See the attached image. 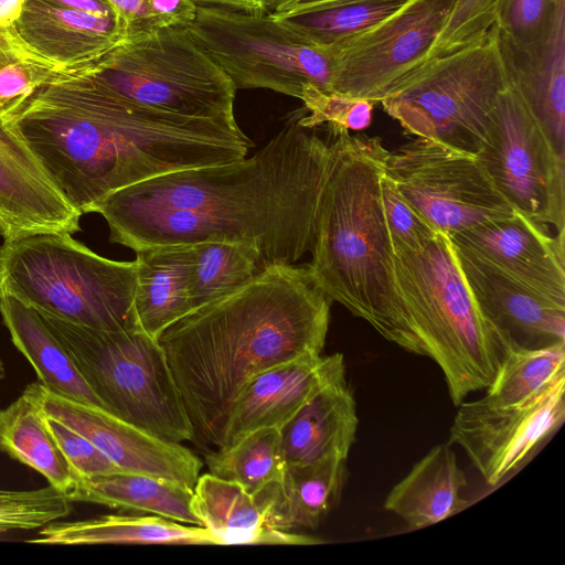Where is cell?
Listing matches in <instances>:
<instances>
[{
	"label": "cell",
	"instance_id": "obj_1",
	"mask_svg": "<svg viewBox=\"0 0 565 565\" xmlns=\"http://www.w3.org/2000/svg\"><path fill=\"white\" fill-rule=\"evenodd\" d=\"M303 108L254 156L168 172L98 204L109 239L137 252L168 244L230 241L257 250L264 269L311 252L334 130L306 127Z\"/></svg>",
	"mask_w": 565,
	"mask_h": 565
},
{
	"label": "cell",
	"instance_id": "obj_2",
	"mask_svg": "<svg viewBox=\"0 0 565 565\" xmlns=\"http://www.w3.org/2000/svg\"><path fill=\"white\" fill-rule=\"evenodd\" d=\"M8 125L81 214L141 181L244 159L253 146L237 124L142 106L85 68L39 88Z\"/></svg>",
	"mask_w": 565,
	"mask_h": 565
},
{
	"label": "cell",
	"instance_id": "obj_3",
	"mask_svg": "<svg viewBox=\"0 0 565 565\" xmlns=\"http://www.w3.org/2000/svg\"><path fill=\"white\" fill-rule=\"evenodd\" d=\"M332 300L307 264L273 265L191 310L158 338L195 438L216 448L232 402L255 375L321 355Z\"/></svg>",
	"mask_w": 565,
	"mask_h": 565
},
{
	"label": "cell",
	"instance_id": "obj_4",
	"mask_svg": "<svg viewBox=\"0 0 565 565\" xmlns=\"http://www.w3.org/2000/svg\"><path fill=\"white\" fill-rule=\"evenodd\" d=\"M332 128L334 158L319 202L308 269L332 301L411 352L412 332L381 195L390 151L377 137Z\"/></svg>",
	"mask_w": 565,
	"mask_h": 565
},
{
	"label": "cell",
	"instance_id": "obj_5",
	"mask_svg": "<svg viewBox=\"0 0 565 565\" xmlns=\"http://www.w3.org/2000/svg\"><path fill=\"white\" fill-rule=\"evenodd\" d=\"M394 260L411 353L438 365L458 406L491 384L513 344L479 307L448 235L438 232L418 247L396 248Z\"/></svg>",
	"mask_w": 565,
	"mask_h": 565
},
{
	"label": "cell",
	"instance_id": "obj_6",
	"mask_svg": "<svg viewBox=\"0 0 565 565\" xmlns=\"http://www.w3.org/2000/svg\"><path fill=\"white\" fill-rule=\"evenodd\" d=\"M136 260L105 258L70 233H39L0 246V292L38 311L97 330L139 327Z\"/></svg>",
	"mask_w": 565,
	"mask_h": 565
},
{
	"label": "cell",
	"instance_id": "obj_7",
	"mask_svg": "<svg viewBox=\"0 0 565 565\" xmlns=\"http://www.w3.org/2000/svg\"><path fill=\"white\" fill-rule=\"evenodd\" d=\"M509 82L493 24L470 43L420 63L380 103L406 134L476 154Z\"/></svg>",
	"mask_w": 565,
	"mask_h": 565
},
{
	"label": "cell",
	"instance_id": "obj_8",
	"mask_svg": "<svg viewBox=\"0 0 565 565\" xmlns=\"http://www.w3.org/2000/svg\"><path fill=\"white\" fill-rule=\"evenodd\" d=\"M38 312L108 412L168 441L194 439V428L157 340L140 327L97 330Z\"/></svg>",
	"mask_w": 565,
	"mask_h": 565
},
{
	"label": "cell",
	"instance_id": "obj_9",
	"mask_svg": "<svg viewBox=\"0 0 565 565\" xmlns=\"http://www.w3.org/2000/svg\"><path fill=\"white\" fill-rule=\"evenodd\" d=\"M124 97L160 111L237 124L236 87L188 26L126 38L84 67Z\"/></svg>",
	"mask_w": 565,
	"mask_h": 565
},
{
	"label": "cell",
	"instance_id": "obj_10",
	"mask_svg": "<svg viewBox=\"0 0 565 565\" xmlns=\"http://www.w3.org/2000/svg\"><path fill=\"white\" fill-rule=\"evenodd\" d=\"M188 28L236 89L264 88L298 99L307 84L332 92L330 49L302 41L270 13L198 4Z\"/></svg>",
	"mask_w": 565,
	"mask_h": 565
},
{
	"label": "cell",
	"instance_id": "obj_11",
	"mask_svg": "<svg viewBox=\"0 0 565 565\" xmlns=\"http://www.w3.org/2000/svg\"><path fill=\"white\" fill-rule=\"evenodd\" d=\"M475 156L514 210L556 233L565 231V159L511 81L499 95Z\"/></svg>",
	"mask_w": 565,
	"mask_h": 565
},
{
	"label": "cell",
	"instance_id": "obj_12",
	"mask_svg": "<svg viewBox=\"0 0 565 565\" xmlns=\"http://www.w3.org/2000/svg\"><path fill=\"white\" fill-rule=\"evenodd\" d=\"M385 174L437 232L449 237L514 210L475 154L427 139L415 138L390 152Z\"/></svg>",
	"mask_w": 565,
	"mask_h": 565
},
{
	"label": "cell",
	"instance_id": "obj_13",
	"mask_svg": "<svg viewBox=\"0 0 565 565\" xmlns=\"http://www.w3.org/2000/svg\"><path fill=\"white\" fill-rule=\"evenodd\" d=\"M451 0H409L364 31L330 46L332 92L381 102L408 72L423 63Z\"/></svg>",
	"mask_w": 565,
	"mask_h": 565
},
{
	"label": "cell",
	"instance_id": "obj_14",
	"mask_svg": "<svg viewBox=\"0 0 565 565\" xmlns=\"http://www.w3.org/2000/svg\"><path fill=\"white\" fill-rule=\"evenodd\" d=\"M564 418L565 376L523 406L500 407L483 397L461 402L448 444L459 446L484 481L495 487L521 469Z\"/></svg>",
	"mask_w": 565,
	"mask_h": 565
},
{
	"label": "cell",
	"instance_id": "obj_15",
	"mask_svg": "<svg viewBox=\"0 0 565 565\" xmlns=\"http://www.w3.org/2000/svg\"><path fill=\"white\" fill-rule=\"evenodd\" d=\"M41 412L97 446L119 469L178 482L193 489L202 461L181 443L161 439L110 412L46 388L39 381L24 391Z\"/></svg>",
	"mask_w": 565,
	"mask_h": 565
},
{
	"label": "cell",
	"instance_id": "obj_16",
	"mask_svg": "<svg viewBox=\"0 0 565 565\" xmlns=\"http://www.w3.org/2000/svg\"><path fill=\"white\" fill-rule=\"evenodd\" d=\"M565 231L547 227L513 210L459 232L454 245L495 270L542 294L565 301Z\"/></svg>",
	"mask_w": 565,
	"mask_h": 565
},
{
	"label": "cell",
	"instance_id": "obj_17",
	"mask_svg": "<svg viewBox=\"0 0 565 565\" xmlns=\"http://www.w3.org/2000/svg\"><path fill=\"white\" fill-rule=\"evenodd\" d=\"M192 505L214 545L323 543L290 529L281 482L249 493L210 472L200 475L193 488Z\"/></svg>",
	"mask_w": 565,
	"mask_h": 565
},
{
	"label": "cell",
	"instance_id": "obj_18",
	"mask_svg": "<svg viewBox=\"0 0 565 565\" xmlns=\"http://www.w3.org/2000/svg\"><path fill=\"white\" fill-rule=\"evenodd\" d=\"M344 380L341 353L298 359L263 371L232 402L217 448H227L258 428L281 429L317 393Z\"/></svg>",
	"mask_w": 565,
	"mask_h": 565
},
{
	"label": "cell",
	"instance_id": "obj_19",
	"mask_svg": "<svg viewBox=\"0 0 565 565\" xmlns=\"http://www.w3.org/2000/svg\"><path fill=\"white\" fill-rule=\"evenodd\" d=\"M81 213L9 125L0 121V234L4 241L79 230Z\"/></svg>",
	"mask_w": 565,
	"mask_h": 565
},
{
	"label": "cell",
	"instance_id": "obj_20",
	"mask_svg": "<svg viewBox=\"0 0 565 565\" xmlns=\"http://www.w3.org/2000/svg\"><path fill=\"white\" fill-rule=\"evenodd\" d=\"M9 30L30 54L62 73L94 64L127 38L119 18H103L36 0H25Z\"/></svg>",
	"mask_w": 565,
	"mask_h": 565
},
{
	"label": "cell",
	"instance_id": "obj_21",
	"mask_svg": "<svg viewBox=\"0 0 565 565\" xmlns=\"http://www.w3.org/2000/svg\"><path fill=\"white\" fill-rule=\"evenodd\" d=\"M455 248L479 307L513 345L540 348L565 342V301L530 288Z\"/></svg>",
	"mask_w": 565,
	"mask_h": 565
},
{
	"label": "cell",
	"instance_id": "obj_22",
	"mask_svg": "<svg viewBox=\"0 0 565 565\" xmlns=\"http://www.w3.org/2000/svg\"><path fill=\"white\" fill-rule=\"evenodd\" d=\"M501 45L511 83L565 159V0L541 39L519 47Z\"/></svg>",
	"mask_w": 565,
	"mask_h": 565
},
{
	"label": "cell",
	"instance_id": "obj_23",
	"mask_svg": "<svg viewBox=\"0 0 565 565\" xmlns=\"http://www.w3.org/2000/svg\"><path fill=\"white\" fill-rule=\"evenodd\" d=\"M358 425L356 403L347 380L324 387L280 429L285 467L348 459Z\"/></svg>",
	"mask_w": 565,
	"mask_h": 565
},
{
	"label": "cell",
	"instance_id": "obj_24",
	"mask_svg": "<svg viewBox=\"0 0 565 565\" xmlns=\"http://www.w3.org/2000/svg\"><path fill=\"white\" fill-rule=\"evenodd\" d=\"M134 307L139 327L158 341L160 334L192 310V244H168L136 252Z\"/></svg>",
	"mask_w": 565,
	"mask_h": 565
},
{
	"label": "cell",
	"instance_id": "obj_25",
	"mask_svg": "<svg viewBox=\"0 0 565 565\" xmlns=\"http://www.w3.org/2000/svg\"><path fill=\"white\" fill-rule=\"evenodd\" d=\"M466 486L467 480L455 452L449 444H440L391 489L384 508L398 515L409 529H424L467 507L461 497Z\"/></svg>",
	"mask_w": 565,
	"mask_h": 565
},
{
	"label": "cell",
	"instance_id": "obj_26",
	"mask_svg": "<svg viewBox=\"0 0 565 565\" xmlns=\"http://www.w3.org/2000/svg\"><path fill=\"white\" fill-rule=\"evenodd\" d=\"M0 313L12 343L31 364L41 384L57 394L107 411L34 308L0 292Z\"/></svg>",
	"mask_w": 565,
	"mask_h": 565
},
{
	"label": "cell",
	"instance_id": "obj_27",
	"mask_svg": "<svg viewBox=\"0 0 565 565\" xmlns=\"http://www.w3.org/2000/svg\"><path fill=\"white\" fill-rule=\"evenodd\" d=\"M45 545L179 544L214 545L210 533L199 525H184L158 515L106 514L86 520H57L28 540Z\"/></svg>",
	"mask_w": 565,
	"mask_h": 565
},
{
	"label": "cell",
	"instance_id": "obj_28",
	"mask_svg": "<svg viewBox=\"0 0 565 565\" xmlns=\"http://www.w3.org/2000/svg\"><path fill=\"white\" fill-rule=\"evenodd\" d=\"M66 495L72 502L94 503L201 526L192 505L193 489L150 475L117 471L81 478Z\"/></svg>",
	"mask_w": 565,
	"mask_h": 565
},
{
	"label": "cell",
	"instance_id": "obj_29",
	"mask_svg": "<svg viewBox=\"0 0 565 565\" xmlns=\"http://www.w3.org/2000/svg\"><path fill=\"white\" fill-rule=\"evenodd\" d=\"M0 451L34 469L65 494L78 481L43 413L24 393L0 411Z\"/></svg>",
	"mask_w": 565,
	"mask_h": 565
},
{
	"label": "cell",
	"instance_id": "obj_30",
	"mask_svg": "<svg viewBox=\"0 0 565 565\" xmlns=\"http://www.w3.org/2000/svg\"><path fill=\"white\" fill-rule=\"evenodd\" d=\"M565 376V342L540 348L512 345L483 397L500 407L526 405Z\"/></svg>",
	"mask_w": 565,
	"mask_h": 565
},
{
	"label": "cell",
	"instance_id": "obj_31",
	"mask_svg": "<svg viewBox=\"0 0 565 565\" xmlns=\"http://www.w3.org/2000/svg\"><path fill=\"white\" fill-rule=\"evenodd\" d=\"M192 246V310L237 290L264 269L257 250L243 243L203 241Z\"/></svg>",
	"mask_w": 565,
	"mask_h": 565
},
{
	"label": "cell",
	"instance_id": "obj_32",
	"mask_svg": "<svg viewBox=\"0 0 565 565\" xmlns=\"http://www.w3.org/2000/svg\"><path fill=\"white\" fill-rule=\"evenodd\" d=\"M345 479L343 458L285 467L281 487L290 529H316L339 502Z\"/></svg>",
	"mask_w": 565,
	"mask_h": 565
},
{
	"label": "cell",
	"instance_id": "obj_33",
	"mask_svg": "<svg viewBox=\"0 0 565 565\" xmlns=\"http://www.w3.org/2000/svg\"><path fill=\"white\" fill-rule=\"evenodd\" d=\"M205 462L211 475L233 481L249 493L258 492L270 483L281 482L285 461L280 429H255L234 445L210 452Z\"/></svg>",
	"mask_w": 565,
	"mask_h": 565
},
{
	"label": "cell",
	"instance_id": "obj_34",
	"mask_svg": "<svg viewBox=\"0 0 565 565\" xmlns=\"http://www.w3.org/2000/svg\"><path fill=\"white\" fill-rule=\"evenodd\" d=\"M409 0H362L288 15H271L302 41L330 47L381 22Z\"/></svg>",
	"mask_w": 565,
	"mask_h": 565
},
{
	"label": "cell",
	"instance_id": "obj_35",
	"mask_svg": "<svg viewBox=\"0 0 565 565\" xmlns=\"http://www.w3.org/2000/svg\"><path fill=\"white\" fill-rule=\"evenodd\" d=\"M62 74L23 49L9 28L0 29V121L8 125L39 88Z\"/></svg>",
	"mask_w": 565,
	"mask_h": 565
},
{
	"label": "cell",
	"instance_id": "obj_36",
	"mask_svg": "<svg viewBox=\"0 0 565 565\" xmlns=\"http://www.w3.org/2000/svg\"><path fill=\"white\" fill-rule=\"evenodd\" d=\"M72 512V501L52 486L34 490L0 489V535L40 530Z\"/></svg>",
	"mask_w": 565,
	"mask_h": 565
},
{
	"label": "cell",
	"instance_id": "obj_37",
	"mask_svg": "<svg viewBox=\"0 0 565 565\" xmlns=\"http://www.w3.org/2000/svg\"><path fill=\"white\" fill-rule=\"evenodd\" d=\"M300 100L303 110L299 121L306 127L332 125L347 130H363L372 122L374 103L305 85Z\"/></svg>",
	"mask_w": 565,
	"mask_h": 565
},
{
	"label": "cell",
	"instance_id": "obj_38",
	"mask_svg": "<svg viewBox=\"0 0 565 565\" xmlns=\"http://www.w3.org/2000/svg\"><path fill=\"white\" fill-rule=\"evenodd\" d=\"M561 0H498L494 12L501 42L524 46L541 39Z\"/></svg>",
	"mask_w": 565,
	"mask_h": 565
},
{
	"label": "cell",
	"instance_id": "obj_39",
	"mask_svg": "<svg viewBox=\"0 0 565 565\" xmlns=\"http://www.w3.org/2000/svg\"><path fill=\"white\" fill-rule=\"evenodd\" d=\"M497 2L498 0H451L425 61L451 52L484 34L494 23Z\"/></svg>",
	"mask_w": 565,
	"mask_h": 565
},
{
	"label": "cell",
	"instance_id": "obj_40",
	"mask_svg": "<svg viewBox=\"0 0 565 565\" xmlns=\"http://www.w3.org/2000/svg\"><path fill=\"white\" fill-rule=\"evenodd\" d=\"M381 195L384 217L393 249L418 247L438 233L430 223L402 196L385 172L381 178Z\"/></svg>",
	"mask_w": 565,
	"mask_h": 565
},
{
	"label": "cell",
	"instance_id": "obj_41",
	"mask_svg": "<svg viewBox=\"0 0 565 565\" xmlns=\"http://www.w3.org/2000/svg\"><path fill=\"white\" fill-rule=\"evenodd\" d=\"M44 419L78 480L122 471L83 435L53 417L44 415Z\"/></svg>",
	"mask_w": 565,
	"mask_h": 565
},
{
	"label": "cell",
	"instance_id": "obj_42",
	"mask_svg": "<svg viewBox=\"0 0 565 565\" xmlns=\"http://www.w3.org/2000/svg\"><path fill=\"white\" fill-rule=\"evenodd\" d=\"M127 29V38L166 25L151 10L149 0H106Z\"/></svg>",
	"mask_w": 565,
	"mask_h": 565
},
{
	"label": "cell",
	"instance_id": "obj_43",
	"mask_svg": "<svg viewBox=\"0 0 565 565\" xmlns=\"http://www.w3.org/2000/svg\"><path fill=\"white\" fill-rule=\"evenodd\" d=\"M151 10L166 25L189 26L196 18L194 0H149Z\"/></svg>",
	"mask_w": 565,
	"mask_h": 565
},
{
	"label": "cell",
	"instance_id": "obj_44",
	"mask_svg": "<svg viewBox=\"0 0 565 565\" xmlns=\"http://www.w3.org/2000/svg\"><path fill=\"white\" fill-rule=\"evenodd\" d=\"M50 6L83 11L103 18H119L106 0H36ZM120 19V18H119ZM121 20V19H120ZM122 21V20H121Z\"/></svg>",
	"mask_w": 565,
	"mask_h": 565
},
{
	"label": "cell",
	"instance_id": "obj_45",
	"mask_svg": "<svg viewBox=\"0 0 565 565\" xmlns=\"http://www.w3.org/2000/svg\"><path fill=\"white\" fill-rule=\"evenodd\" d=\"M199 6H212L231 10L243 11L252 14H265L269 12L270 0H194Z\"/></svg>",
	"mask_w": 565,
	"mask_h": 565
},
{
	"label": "cell",
	"instance_id": "obj_46",
	"mask_svg": "<svg viewBox=\"0 0 565 565\" xmlns=\"http://www.w3.org/2000/svg\"><path fill=\"white\" fill-rule=\"evenodd\" d=\"M362 0H289L278 11L271 12L273 15H288L312 10L330 8L339 4L351 3Z\"/></svg>",
	"mask_w": 565,
	"mask_h": 565
},
{
	"label": "cell",
	"instance_id": "obj_47",
	"mask_svg": "<svg viewBox=\"0 0 565 565\" xmlns=\"http://www.w3.org/2000/svg\"><path fill=\"white\" fill-rule=\"evenodd\" d=\"M25 0H0V29L11 26L20 17Z\"/></svg>",
	"mask_w": 565,
	"mask_h": 565
},
{
	"label": "cell",
	"instance_id": "obj_48",
	"mask_svg": "<svg viewBox=\"0 0 565 565\" xmlns=\"http://www.w3.org/2000/svg\"><path fill=\"white\" fill-rule=\"evenodd\" d=\"M289 0H270L269 2V12H276L281 7H284Z\"/></svg>",
	"mask_w": 565,
	"mask_h": 565
},
{
	"label": "cell",
	"instance_id": "obj_49",
	"mask_svg": "<svg viewBox=\"0 0 565 565\" xmlns=\"http://www.w3.org/2000/svg\"><path fill=\"white\" fill-rule=\"evenodd\" d=\"M4 376H6V369H4L2 359L0 358V383L4 379Z\"/></svg>",
	"mask_w": 565,
	"mask_h": 565
}]
</instances>
